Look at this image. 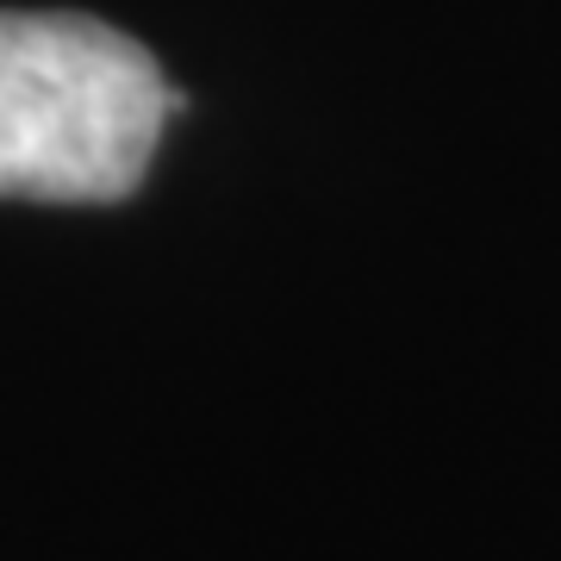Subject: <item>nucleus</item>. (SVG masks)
Listing matches in <instances>:
<instances>
[{
	"label": "nucleus",
	"instance_id": "f257e3e1",
	"mask_svg": "<svg viewBox=\"0 0 561 561\" xmlns=\"http://www.w3.org/2000/svg\"><path fill=\"white\" fill-rule=\"evenodd\" d=\"M175 106L157 57L119 25L0 7V201H125Z\"/></svg>",
	"mask_w": 561,
	"mask_h": 561
}]
</instances>
